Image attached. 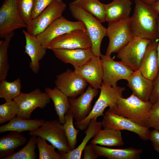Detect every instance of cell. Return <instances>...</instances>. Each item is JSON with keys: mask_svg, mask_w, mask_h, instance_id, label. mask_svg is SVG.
Returning a JSON list of instances; mask_svg holds the SVG:
<instances>
[{"mask_svg": "<svg viewBox=\"0 0 159 159\" xmlns=\"http://www.w3.org/2000/svg\"><path fill=\"white\" fill-rule=\"evenodd\" d=\"M159 101V71L153 81V89L149 101L153 104Z\"/></svg>", "mask_w": 159, "mask_h": 159, "instance_id": "f35d334b", "label": "cell"}, {"mask_svg": "<svg viewBox=\"0 0 159 159\" xmlns=\"http://www.w3.org/2000/svg\"><path fill=\"white\" fill-rule=\"evenodd\" d=\"M103 71V82L112 87L120 80H126L134 71L121 61L113 60L111 56L101 54Z\"/></svg>", "mask_w": 159, "mask_h": 159, "instance_id": "7c38bea8", "label": "cell"}, {"mask_svg": "<svg viewBox=\"0 0 159 159\" xmlns=\"http://www.w3.org/2000/svg\"><path fill=\"white\" fill-rule=\"evenodd\" d=\"M157 24H158V37H159V15H158V20H157ZM157 54L158 56V67L159 69V42H158V44L157 47Z\"/></svg>", "mask_w": 159, "mask_h": 159, "instance_id": "ee69618b", "label": "cell"}, {"mask_svg": "<svg viewBox=\"0 0 159 159\" xmlns=\"http://www.w3.org/2000/svg\"><path fill=\"white\" fill-rule=\"evenodd\" d=\"M98 89L90 85L86 90L76 97H68L70 108L68 112L72 114L76 122L84 120L91 112L92 107V102L98 94Z\"/></svg>", "mask_w": 159, "mask_h": 159, "instance_id": "2e32d148", "label": "cell"}, {"mask_svg": "<svg viewBox=\"0 0 159 159\" xmlns=\"http://www.w3.org/2000/svg\"><path fill=\"white\" fill-rule=\"evenodd\" d=\"M106 36L109 39L105 55L111 56L117 53L132 38L130 27V17L108 24Z\"/></svg>", "mask_w": 159, "mask_h": 159, "instance_id": "8992f818", "label": "cell"}, {"mask_svg": "<svg viewBox=\"0 0 159 159\" xmlns=\"http://www.w3.org/2000/svg\"><path fill=\"white\" fill-rule=\"evenodd\" d=\"M37 137L31 136L27 144L19 151L14 153L5 159H36L35 152Z\"/></svg>", "mask_w": 159, "mask_h": 159, "instance_id": "1f68e13d", "label": "cell"}, {"mask_svg": "<svg viewBox=\"0 0 159 159\" xmlns=\"http://www.w3.org/2000/svg\"><path fill=\"white\" fill-rule=\"evenodd\" d=\"M100 89V95L90 113L83 120L74 123L76 127L80 130H86L91 119L103 116V112L107 107H113L117 100L122 97V93L125 88L117 86L112 87L102 82Z\"/></svg>", "mask_w": 159, "mask_h": 159, "instance_id": "277c9868", "label": "cell"}, {"mask_svg": "<svg viewBox=\"0 0 159 159\" xmlns=\"http://www.w3.org/2000/svg\"><path fill=\"white\" fill-rule=\"evenodd\" d=\"M93 148L99 157L108 159H138L141 158L143 150L132 147L123 149H113L93 144Z\"/></svg>", "mask_w": 159, "mask_h": 159, "instance_id": "603a6c76", "label": "cell"}, {"mask_svg": "<svg viewBox=\"0 0 159 159\" xmlns=\"http://www.w3.org/2000/svg\"><path fill=\"white\" fill-rule=\"evenodd\" d=\"M47 140L37 137V145L39 152V159H62L61 155L55 150L56 148L48 144Z\"/></svg>", "mask_w": 159, "mask_h": 159, "instance_id": "d6a6232c", "label": "cell"}, {"mask_svg": "<svg viewBox=\"0 0 159 159\" xmlns=\"http://www.w3.org/2000/svg\"><path fill=\"white\" fill-rule=\"evenodd\" d=\"M73 118L72 114L67 112L65 115V122L63 124L65 135L71 150L76 148L77 136L80 130L75 128L73 122Z\"/></svg>", "mask_w": 159, "mask_h": 159, "instance_id": "836d02e7", "label": "cell"}, {"mask_svg": "<svg viewBox=\"0 0 159 159\" xmlns=\"http://www.w3.org/2000/svg\"><path fill=\"white\" fill-rule=\"evenodd\" d=\"M152 104L145 102L132 94L127 98H120L107 111L127 118L143 126L146 127Z\"/></svg>", "mask_w": 159, "mask_h": 159, "instance_id": "7a4b0ae2", "label": "cell"}, {"mask_svg": "<svg viewBox=\"0 0 159 159\" xmlns=\"http://www.w3.org/2000/svg\"><path fill=\"white\" fill-rule=\"evenodd\" d=\"M54 0H34L32 12V19L37 17Z\"/></svg>", "mask_w": 159, "mask_h": 159, "instance_id": "74e56055", "label": "cell"}, {"mask_svg": "<svg viewBox=\"0 0 159 159\" xmlns=\"http://www.w3.org/2000/svg\"><path fill=\"white\" fill-rule=\"evenodd\" d=\"M45 91L53 102L59 121L64 124L65 121V115L70 108L68 97L56 87L53 89L47 87L45 88Z\"/></svg>", "mask_w": 159, "mask_h": 159, "instance_id": "4316f807", "label": "cell"}, {"mask_svg": "<svg viewBox=\"0 0 159 159\" xmlns=\"http://www.w3.org/2000/svg\"><path fill=\"white\" fill-rule=\"evenodd\" d=\"M34 0H17V5L20 15L27 25V31L30 29L32 20V12Z\"/></svg>", "mask_w": 159, "mask_h": 159, "instance_id": "d590c367", "label": "cell"}, {"mask_svg": "<svg viewBox=\"0 0 159 159\" xmlns=\"http://www.w3.org/2000/svg\"><path fill=\"white\" fill-rule=\"evenodd\" d=\"M69 7L72 16L84 24L91 42L94 55L100 57L101 44L106 36L107 28L94 16L72 2L69 3Z\"/></svg>", "mask_w": 159, "mask_h": 159, "instance_id": "3957f363", "label": "cell"}, {"mask_svg": "<svg viewBox=\"0 0 159 159\" xmlns=\"http://www.w3.org/2000/svg\"><path fill=\"white\" fill-rule=\"evenodd\" d=\"M48 94L36 88L28 93L21 92L13 100L19 107L17 116L23 119H29L32 112L37 108L43 109L50 102Z\"/></svg>", "mask_w": 159, "mask_h": 159, "instance_id": "ba28073f", "label": "cell"}, {"mask_svg": "<svg viewBox=\"0 0 159 159\" xmlns=\"http://www.w3.org/2000/svg\"><path fill=\"white\" fill-rule=\"evenodd\" d=\"M92 43L86 30L72 31L53 39L47 46V49H74L91 48Z\"/></svg>", "mask_w": 159, "mask_h": 159, "instance_id": "5bb4252c", "label": "cell"}, {"mask_svg": "<svg viewBox=\"0 0 159 159\" xmlns=\"http://www.w3.org/2000/svg\"><path fill=\"white\" fill-rule=\"evenodd\" d=\"M66 6L63 0H54L37 17L33 19L30 28L27 31L33 35L37 36L62 16Z\"/></svg>", "mask_w": 159, "mask_h": 159, "instance_id": "4fadbf2b", "label": "cell"}, {"mask_svg": "<svg viewBox=\"0 0 159 159\" xmlns=\"http://www.w3.org/2000/svg\"><path fill=\"white\" fill-rule=\"evenodd\" d=\"M72 2L91 14L101 22L106 21L104 4L99 0H74Z\"/></svg>", "mask_w": 159, "mask_h": 159, "instance_id": "f1b7e54d", "label": "cell"}, {"mask_svg": "<svg viewBox=\"0 0 159 159\" xmlns=\"http://www.w3.org/2000/svg\"><path fill=\"white\" fill-rule=\"evenodd\" d=\"M144 3L148 5L152 6L158 0H140Z\"/></svg>", "mask_w": 159, "mask_h": 159, "instance_id": "7bdbcfd3", "label": "cell"}, {"mask_svg": "<svg viewBox=\"0 0 159 159\" xmlns=\"http://www.w3.org/2000/svg\"><path fill=\"white\" fill-rule=\"evenodd\" d=\"M21 80L18 78L14 81L9 82L6 79L0 81V97L6 101L13 99L21 92Z\"/></svg>", "mask_w": 159, "mask_h": 159, "instance_id": "4dcf8cb0", "label": "cell"}, {"mask_svg": "<svg viewBox=\"0 0 159 159\" xmlns=\"http://www.w3.org/2000/svg\"><path fill=\"white\" fill-rule=\"evenodd\" d=\"M150 42L133 36L117 53V57L134 71L138 70Z\"/></svg>", "mask_w": 159, "mask_h": 159, "instance_id": "9c48e42d", "label": "cell"}, {"mask_svg": "<svg viewBox=\"0 0 159 159\" xmlns=\"http://www.w3.org/2000/svg\"><path fill=\"white\" fill-rule=\"evenodd\" d=\"M20 133L11 131L9 134L0 137V159H5L13 154L16 148L26 143V138Z\"/></svg>", "mask_w": 159, "mask_h": 159, "instance_id": "d4e9b609", "label": "cell"}, {"mask_svg": "<svg viewBox=\"0 0 159 159\" xmlns=\"http://www.w3.org/2000/svg\"><path fill=\"white\" fill-rule=\"evenodd\" d=\"M134 1V9L130 17V27L133 36L151 42L158 41V15L152 6L140 0Z\"/></svg>", "mask_w": 159, "mask_h": 159, "instance_id": "6da1fadb", "label": "cell"}, {"mask_svg": "<svg viewBox=\"0 0 159 159\" xmlns=\"http://www.w3.org/2000/svg\"><path fill=\"white\" fill-rule=\"evenodd\" d=\"M44 121L42 119H25L16 116L6 124L0 127V133L11 131L21 133L32 131L41 126Z\"/></svg>", "mask_w": 159, "mask_h": 159, "instance_id": "83f0119b", "label": "cell"}, {"mask_svg": "<svg viewBox=\"0 0 159 159\" xmlns=\"http://www.w3.org/2000/svg\"><path fill=\"white\" fill-rule=\"evenodd\" d=\"M152 6L159 15V0L154 3Z\"/></svg>", "mask_w": 159, "mask_h": 159, "instance_id": "b9f144b4", "label": "cell"}, {"mask_svg": "<svg viewBox=\"0 0 159 159\" xmlns=\"http://www.w3.org/2000/svg\"><path fill=\"white\" fill-rule=\"evenodd\" d=\"M22 32L26 39L24 52L31 59L29 67L33 73H37L40 69L39 62L46 54L47 49L39 43L36 36L25 30Z\"/></svg>", "mask_w": 159, "mask_h": 159, "instance_id": "d6986e66", "label": "cell"}, {"mask_svg": "<svg viewBox=\"0 0 159 159\" xmlns=\"http://www.w3.org/2000/svg\"><path fill=\"white\" fill-rule=\"evenodd\" d=\"M126 80L132 94L144 101H149L153 81L145 77L139 69L134 71Z\"/></svg>", "mask_w": 159, "mask_h": 159, "instance_id": "44dd1931", "label": "cell"}, {"mask_svg": "<svg viewBox=\"0 0 159 159\" xmlns=\"http://www.w3.org/2000/svg\"><path fill=\"white\" fill-rule=\"evenodd\" d=\"M29 135L45 139L57 149L59 153L68 152L71 150L63 125L59 120L45 121L41 126L29 131Z\"/></svg>", "mask_w": 159, "mask_h": 159, "instance_id": "5b68a950", "label": "cell"}, {"mask_svg": "<svg viewBox=\"0 0 159 159\" xmlns=\"http://www.w3.org/2000/svg\"><path fill=\"white\" fill-rule=\"evenodd\" d=\"M14 34L13 32L7 35L4 40L0 41V81L6 79L8 74L9 68L8 50L11 40Z\"/></svg>", "mask_w": 159, "mask_h": 159, "instance_id": "f546056e", "label": "cell"}, {"mask_svg": "<svg viewBox=\"0 0 159 159\" xmlns=\"http://www.w3.org/2000/svg\"><path fill=\"white\" fill-rule=\"evenodd\" d=\"M149 140L152 142L154 150L159 153V131L155 129L150 131Z\"/></svg>", "mask_w": 159, "mask_h": 159, "instance_id": "60d3db41", "label": "cell"}, {"mask_svg": "<svg viewBox=\"0 0 159 159\" xmlns=\"http://www.w3.org/2000/svg\"><path fill=\"white\" fill-rule=\"evenodd\" d=\"M96 118L91 119L89 125L84 132L86 135L80 144L77 148L68 152L59 153L62 159H80L83 150L88 142L93 138L97 132L101 129V122H98Z\"/></svg>", "mask_w": 159, "mask_h": 159, "instance_id": "cb8c5ba5", "label": "cell"}, {"mask_svg": "<svg viewBox=\"0 0 159 159\" xmlns=\"http://www.w3.org/2000/svg\"><path fill=\"white\" fill-rule=\"evenodd\" d=\"M146 127L159 131V101L153 104L150 109Z\"/></svg>", "mask_w": 159, "mask_h": 159, "instance_id": "8d00e7d4", "label": "cell"}, {"mask_svg": "<svg viewBox=\"0 0 159 159\" xmlns=\"http://www.w3.org/2000/svg\"><path fill=\"white\" fill-rule=\"evenodd\" d=\"M56 87L68 97H76L83 93L88 83L74 71L67 69L57 75Z\"/></svg>", "mask_w": 159, "mask_h": 159, "instance_id": "9a60e30c", "label": "cell"}, {"mask_svg": "<svg viewBox=\"0 0 159 159\" xmlns=\"http://www.w3.org/2000/svg\"><path fill=\"white\" fill-rule=\"evenodd\" d=\"M132 5L130 0H113L104 4L106 21L109 24L130 17Z\"/></svg>", "mask_w": 159, "mask_h": 159, "instance_id": "7402d4cb", "label": "cell"}, {"mask_svg": "<svg viewBox=\"0 0 159 159\" xmlns=\"http://www.w3.org/2000/svg\"><path fill=\"white\" fill-rule=\"evenodd\" d=\"M27 28L20 15L17 0H4L0 8V37L5 38L15 30Z\"/></svg>", "mask_w": 159, "mask_h": 159, "instance_id": "52a82bcc", "label": "cell"}, {"mask_svg": "<svg viewBox=\"0 0 159 159\" xmlns=\"http://www.w3.org/2000/svg\"><path fill=\"white\" fill-rule=\"evenodd\" d=\"M17 103L12 100L0 105V124L9 121L16 116L19 112Z\"/></svg>", "mask_w": 159, "mask_h": 159, "instance_id": "e575fe53", "label": "cell"}, {"mask_svg": "<svg viewBox=\"0 0 159 159\" xmlns=\"http://www.w3.org/2000/svg\"><path fill=\"white\" fill-rule=\"evenodd\" d=\"M83 151L84 159H96L99 157L93 148L92 144L90 143L87 145Z\"/></svg>", "mask_w": 159, "mask_h": 159, "instance_id": "ab89813d", "label": "cell"}, {"mask_svg": "<svg viewBox=\"0 0 159 159\" xmlns=\"http://www.w3.org/2000/svg\"><path fill=\"white\" fill-rule=\"evenodd\" d=\"M101 122L104 128L127 130L137 135L143 140H149L150 131L149 128L140 125L130 120L107 111Z\"/></svg>", "mask_w": 159, "mask_h": 159, "instance_id": "8fae6325", "label": "cell"}, {"mask_svg": "<svg viewBox=\"0 0 159 159\" xmlns=\"http://www.w3.org/2000/svg\"><path fill=\"white\" fill-rule=\"evenodd\" d=\"M77 30L86 29L82 22L80 21H70L62 16L54 21L43 31L36 36L39 43L46 48L49 43L55 38Z\"/></svg>", "mask_w": 159, "mask_h": 159, "instance_id": "30bf717a", "label": "cell"}, {"mask_svg": "<svg viewBox=\"0 0 159 159\" xmlns=\"http://www.w3.org/2000/svg\"><path fill=\"white\" fill-rule=\"evenodd\" d=\"M52 50L57 58L65 63L71 64L74 69L88 62L95 56L91 48Z\"/></svg>", "mask_w": 159, "mask_h": 159, "instance_id": "ac0fdd59", "label": "cell"}, {"mask_svg": "<svg viewBox=\"0 0 159 159\" xmlns=\"http://www.w3.org/2000/svg\"><path fill=\"white\" fill-rule=\"evenodd\" d=\"M157 41L150 42L141 62L139 69L145 77L152 81L159 71Z\"/></svg>", "mask_w": 159, "mask_h": 159, "instance_id": "ffe728a7", "label": "cell"}, {"mask_svg": "<svg viewBox=\"0 0 159 159\" xmlns=\"http://www.w3.org/2000/svg\"><path fill=\"white\" fill-rule=\"evenodd\" d=\"M90 143L109 147L121 146L124 144L121 131L109 128L99 130Z\"/></svg>", "mask_w": 159, "mask_h": 159, "instance_id": "484cf974", "label": "cell"}, {"mask_svg": "<svg viewBox=\"0 0 159 159\" xmlns=\"http://www.w3.org/2000/svg\"><path fill=\"white\" fill-rule=\"evenodd\" d=\"M74 71L93 88L97 89L101 88L103 82V71L100 57L94 56L88 62L74 69Z\"/></svg>", "mask_w": 159, "mask_h": 159, "instance_id": "e0dca14e", "label": "cell"}]
</instances>
